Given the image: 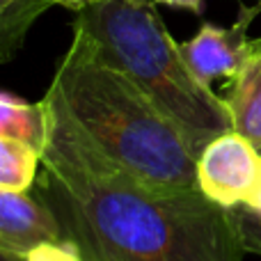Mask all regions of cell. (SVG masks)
Listing matches in <instances>:
<instances>
[{"instance_id":"obj_9","label":"cell","mask_w":261,"mask_h":261,"mask_svg":"<svg viewBox=\"0 0 261 261\" xmlns=\"http://www.w3.org/2000/svg\"><path fill=\"white\" fill-rule=\"evenodd\" d=\"M53 5V0H0V62L18 53L32 23Z\"/></svg>"},{"instance_id":"obj_1","label":"cell","mask_w":261,"mask_h":261,"mask_svg":"<svg viewBox=\"0 0 261 261\" xmlns=\"http://www.w3.org/2000/svg\"><path fill=\"white\" fill-rule=\"evenodd\" d=\"M44 103L48 144L37 195L83 261H243L248 252L231 208L199 188L130 174L78 128L53 87Z\"/></svg>"},{"instance_id":"obj_16","label":"cell","mask_w":261,"mask_h":261,"mask_svg":"<svg viewBox=\"0 0 261 261\" xmlns=\"http://www.w3.org/2000/svg\"><path fill=\"white\" fill-rule=\"evenodd\" d=\"M0 261H21V259H14V257H5V254H0Z\"/></svg>"},{"instance_id":"obj_7","label":"cell","mask_w":261,"mask_h":261,"mask_svg":"<svg viewBox=\"0 0 261 261\" xmlns=\"http://www.w3.org/2000/svg\"><path fill=\"white\" fill-rule=\"evenodd\" d=\"M222 99L231 113L234 130L261 149V41Z\"/></svg>"},{"instance_id":"obj_15","label":"cell","mask_w":261,"mask_h":261,"mask_svg":"<svg viewBox=\"0 0 261 261\" xmlns=\"http://www.w3.org/2000/svg\"><path fill=\"white\" fill-rule=\"evenodd\" d=\"M248 208H252V211H257L261 213V184H259V188L254 190V195H252V199H250L248 204H245Z\"/></svg>"},{"instance_id":"obj_2","label":"cell","mask_w":261,"mask_h":261,"mask_svg":"<svg viewBox=\"0 0 261 261\" xmlns=\"http://www.w3.org/2000/svg\"><path fill=\"white\" fill-rule=\"evenodd\" d=\"M50 87L78 128L119 167L158 186L197 188V153L179 126L130 78L103 62L83 30L73 28Z\"/></svg>"},{"instance_id":"obj_14","label":"cell","mask_w":261,"mask_h":261,"mask_svg":"<svg viewBox=\"0 0 261 261\" xmlns=\"http://www.w3.org/2000/svg\"><path fill=\"white\" fill-rule=\"evenodd\" d=\"M55 5H60V7H67V9H73V12H81V9L90 7V5L99 3V0H53Z\"/></svg>"},{"instance_id":"obj_4","label":"cell","mask_w":261,"mask_h":261,"mask_svg":"<svg viewBox=\"0 0 261 261\" xmlns=\"http://www.w3.org/2000/svg\"><path fill=\"white\" fill-rule=\"evenodd\" d=\"M259 184L261 153L239 130L218 135L197 156V188L220 206H245Z\"/></svg>"},{"instance_id":"obj_13","label":"cell","mask_w":261,"mask_h":261,"mask_svg":"<svg viewBox=\"0 0 261 261\" xmlns=\"http://www.w3.org/2000/svg\"><path fill=\"white\" fill-rule=\"evenodd\" d=\"M158 5H167V7H179V9H188V12L202 16L204 14V0H153Z\"/></svg>"},{"instance_id":"obj_5","label":"cell","mask_w":261,"mask_h":261,"mask_svg":"<svg viewBox=\"0 0 261 261\" xmlns=\"http://www.w3.org/2000/svg\"><path fill=\"white\" fill-rule=\"evenodd\" d=\"M261 3L259 5H241L239 18L234 25L220 28L213 23H202L197 35L190 41L181 44V53H184L186 62H188L190 71L211 87L213 81L218 78H229L234 81L239 71L245 67L250 55L257 50L261 39H250L248 30L252 21L259 16Z\"/></svg>"},{"instance_id":"obj_6","label":"cell","mask_w":261,"mask_h":261,"mask_svg":"<svg viewBox=\"0 0 261 261\" xmlns=\"http://www.w3.org/2000/svg\"><path fill=\"white\" fill-rule=\"evenodd\" d=\"M46 243H64L62 227L48 204L39 195L0 190V254L23 261Z\"/></svg>"},{"instance_id":"obj_10","label":"cell","mask_w":261,"mask_h":261,"mask_svg":"<svg viewBox=\"0 0 261 261\" xmlns=\"http://www.w3.org/2000/svg\"><path fill=\"white\" fill-rule=\"evenodd\" d=\"M44 153L12 138H0V190L28 193L39 179Z\"/></svg>"},{"instance_id":"obj_3","label":"cell","mask_w":261,"mask_h":261,"mask_svg":"<svg viewBox=\"0 0 261 261\" xmlns=\"http://www.w3.org/2000/svg\"><path fill=\"white\" fill-rule=\"evenodd\" d=\"M73 28L179 126L197 156L211 140L234 130L225 99L190 71L153 0H99L76 12Z\"/></svg>"},{"instance_id":"obj_11","label":"cell","mask_w":261,"mask_h":261,"mask_svg":"<svg viewBox=\"0 0 261 261\" xmlns=\"http://www.w3.org/2000/svg\"><path fill=\"white\" fill-rule=\"evenodd\" d=\"M231 213H234L245 252L261 254V213L252 211L248 206H236L231 208Z\"/></svg>"},{"instance_id":"obj_8","label":"cell","mask_w":261,"mask_h":261,"mask_svg":"<svg viewBox=\"0 0 261 261\" xmlns=\"http://www.w3.org/2000/svg\"><path fill=\"white\" fill-rule=\"evenodd\" d=\"M0 138H12L30 144L39 153L48 144V110L44 99L28 103L12 92L0 94Z\"/></svg>"},{"instance_id":"obj_12","label":"cell","mask_w":261,"mask_h":261,"mask_svg":"<svg viewBox=\"0 0 261 261\" xmlns=\"http://www.w3.org/2000/svg\"><path fill=\"white\" fill-rule=\"evenodd\" d=\"M23 261H83V257L69 243H46L32 250Z\"/></svg>"}]
</instances>
